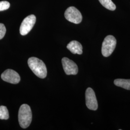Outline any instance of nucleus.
Instances as JSON below:
<instances>
[{"label": "nucleus", "instance_id": "nucleus-1", "mask_svg": "<svg viewBox=\"0 0 130 130\" xmlns=\"http://www.w3.org/2000/svg\"><path fill=\"white\" fill-rule=\"evenodd\" d=\"M28 63L30 70L38 77L44 79L46 77V67L42 60L37 57H31L28 59Z\"/></svg>", "mask_w": 130, "mask_h": 130}, {"label": "nucleus", "instance_id": "nucleus-2", "mask_svg": "<svg viewBox=\"0 0 130 130\" xmlns=\"http://www.w3.org/2000/svg\"><path fill=\"white\" fill-rule=\"evenodd\" d=\"M19 125L25 129L30 125L32 121V112L30 107L27 104H23L20 107L19 111Z\"/></svg>", "mask_w": 130, "mask_h": 130}, {"label": "nucleus", "instance_id": "nucleus-3", "mask_svg": "<svg viewBox=\"0 0 130 130\" xmlns=\"http://www.w3.org/2000/svg\"><path fill=\"white\" fill-rule=\"evenodd\" d=\"M116 38L112 35H108L105 38L102 43V54L105 57L110 56L116 46Z\"/></svg>", "mask_w": 130, "mask_h": 130}, {"label": "nucleus", "instance_id": "nucleus-4", "mask_svg": "<svg viewBox=\"0 0 130 130\" xmlns=\"http://www.w3.org/2000/svg\"><path fill=\"white\" fill-rule=\"evenodd\" d=\"M65 17L67 20L73 23H80L83 19L82 14L76 7L71 6L67 8L65 12Z\"/></svg>", "mask_w": 130, "mask_h": 130}, {"label": "nucleus", "instance_id": "nucleus-5", "mask_svg": "<svg viewBox=\"0 0 130 130\" xmlns=\"http://www.w3.org/2000/svg\"><path fill=\"white\" fill-rule=\"evenodd\" d=\"M36 18L34 14L28 15L24 19L20 27V33L21 35H26L32 29L36 22Z\"/></svg>", "mask_w": 130, "mask_h": 130}, {"label": "nucleus", "instance_id": "nucleus-6", "mask_svg": "<svg viewBox=\"0 0 130 130\" xmlns=\"http://www.w3.org/2000/svg\"><path fill=\"white\" fill-rule=\"evenodd\" d=\"M86 105L89 109L96 110L98 108V103L95 94L91 88H88L85 92Z\"/></svg>", "mask_w": 130, "mask_h": 130}, {"label": "nucleus", "instance_id": "nucleus-7", "mask_svg": "<svg viewBox=\"0 0 130 130\" xmlns=\"http://www.w3.org/2000/svg\"><path fill=\"white\" fill-rule=\"evenodd\" d=\"M62 64L66 74L75 75L78 73V68L74 61L70 60L67 57H64L62 59Z\"/></svg>", "mask_w": 130, "mask_h": 130}, {"label": "nucleus", "instance_id": "nucleus-8", "mask_svg": "<svg viewBox=\"0 0 130 130\" xmlns=\"http://www.w3.org/2000/svg\"><path fill=\"white\" fill-rule=\"evenodd\" d=\"M1 78L5 82L10 84H19L20 81V77L18 73L14 70H5L1 75Z\"/></svg>", "mask_w": 130, "mask_h": 130}, {"label": "nucleus", "instance_id": "nucleus-9", "mask_svg": "<svg viewBox=\"0 0 130 130\" xmlns=\"http://www.w3.org/2000/svg\"><path fill=\"white\" fill-rule=\"evenodd\" d=\"M67 48L73 54L82 55L83 54V46L76 41H72L68 44Z\"/></svg>", "mask_w": 130, "mask_h": 130}, {"label": "nucleus", "instance_id": "nucleus-10", "mask_svg": "<svg viewBox=\"0 0 130 130\" xmlns=\"http://www.w3.org/2000/svg\"><path fill=\"white\" fill-rule=\"evenodd\" d=\"M114 84L117 86L122 87L126 90H130V79H116L114 80Z\"/></svg>", "mask_w": 130, "mask_h": 130}, {"label": "nucleus", "instance_id": "nucleus-11", "mask_svg": "<svg viewBox=\"0 0 130 130\" xmlns=\"http://www.w3.org/2000/svg\"><path fill=\"white\" fill-rule=\"evenodd\" d=\"M100 4L107 9L114 11L116 9V6L112 0H99Z\"/></svg>", "mask_w": 130, "mask_h": 130}, {"label": "nucleus", "instance_id": "nucleus-12", "mask_svg": "<svg viewBox=\"0 0 130 130\" xmlns=\"http://www.w3.org/2000/svg\"><path fill=\"white\" fill-rule=\"evenodd\" d=\"M9 118V112L7 107L4 106H0V119L8 120Z\"/></svg>", "mask_w": 130, "mask_h": 130}, {"label": "nucleus", "instance_id": "nucleus-13", "mask_svg": "<svg viewBox=\"0 0 130 130\" xmlns=\"http://www.w3.org/2000/svg\"><path fill=\"white\" fill-rule=\"evenodd\" d=\"M10 6V4L8 2L5 1L0 2V11L8 9Z\"/></svg>", "mask_w": 130, "mask_h": 130}, {"label": "nucleus", "instance_id": "nucleus-14", "mask_svg": "<svg viewBox=\"0 0 130 130\" xmlns=\"http://www.w3.org/2000/svg\"><path fill=\"white\" fill-rule=\"evenodd\" d=\"M6 29L4 24L0 23V40L4 37L6 33Z\"/></svg>", "mask_w": 130, "mask_h": 130}]
</instances>
